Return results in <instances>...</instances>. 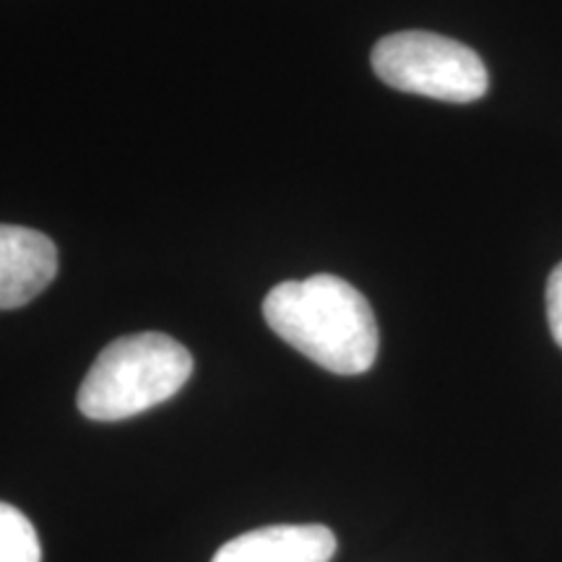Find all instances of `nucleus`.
Masks as SVG:
<instances>
[{
    "mask_svg": "<svg viewBox=\"0 0 562 562\" xmlns=\"http://www.w3.org/2000/svg\"><path fill=\"white\" fill-rule=\"evenodd\" d=\"M263 315L273 334L336 375H362L378 357L370 302L331 273L277 284L263 300Z\"/></svg>",
    "mask_w": 562,
    "mask_h": 562,
    "instance_id": "obj_1",
    "label": "nucleus"
},
{
    "mask_svg": "<svg viewBox=\"0 0 562 562\" xmlns=\"http://www.w3.org/2000/svg\"><path fill=\"white\" fill-rule=\"evenodd\" d=\"M193 372L191 351L165 334H133L102 349L83 378L79 409L87 419L121 422L170 402Z\"/></svg>",
    "mask_w": 562,
    "mask_h": 562,
    "instance_id": "obj_2",
    "label": "nucleus"
},
{
    "mask_svg": "<svg viewBox=\"0 0 562 562\" xmlns=\"http://www.w3.org/2000/svg\"><path fill=\"white\" fill-rule=\"evenodd\" d=\"M372 68L398 91L440 102H474L490 87L472 47L432 32H396L372 47Z\"/></svg>",
    "mask_w": 562,
    "mask_h": 562,
    "instance_id": "obj_3",
    "label": "nucleus"
},
{
    "mask_svg": "<svg viewBox=\"0 0 562 562\" xmlns=\"http://www.w3.org/2000/svg\"><path fill=\"white\" fill-rule=\"evenodd\" d=\"M58 273V250L37 229L0 224V311L24 307Z\"/></svg>",
    "mask_w": 562,
    "mask_h": 562,
    "instance_id": "obj_4",
    "label": "nucleus"
},
{
    "mask_svg": "<svg viewBox=\"0 0 562 562\" xmlns=\"http://www.w3.org/2000/svg\"><path fill=\"white\" fill-rule=\"evenodd\" d=\"M336 537L321 524L266 526L229 539L211 562H331Z\"/></svg>",
    "mask_w": 562,
    "mask_h": 562,
    "instance_id": "obj_5",
    "label": "nucleus"
},
{
    "mask_svg": "<svg viewBox=\"0 0 562 562\" xmlns=\"http://www.w3.org/2000/svg\"><path fill=\"white\" fill-rule=\"evenodd\" d=\"M42 547L30 518L9 503H0V562H40Z\"/></svg>",
    "mask_w": 562,
    "mask_h": 562,
    "instance_id": "obj_6",
    "label": "nucleus"
},
{
    "mask_svg": "<svg viewBox=\"0 0 562 562\" xmlns=\"http://www.w3.org/2000/svg\"><path fill=\"white\" fill-rule=\"evenodd\" d=\"M547 318H550L554 341L562 347V263L554 266L550 281H547Z\"/></svg>",
    "mask_w": 562,
    "mask_h": 562,
    "instance_id": "obj_7",
    "label": "nucleus"
}]
</instances>
